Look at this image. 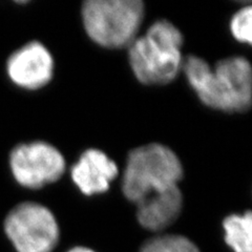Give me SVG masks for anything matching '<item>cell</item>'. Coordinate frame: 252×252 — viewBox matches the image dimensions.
<instances>
[{
	"mask_svg": "<svg viewBox=\"0 0 252 252\" xmlns=\"http://www.w3.org/2000/svg\"><path fill=\"white\" fill-rule=\"evenodd\" d=\"M144 12L141 0H88L82 5V20L92 40L121 49L138 37Z\"/></svg>",
	"mask_w": 252,
	"mask_h": 252,
	"instance_id": "cell-4",
	"label": "cell"
},
{
	"mask_svg": "<svg viewBox=\"0 0 252 252\" xmlns=\"http://www.w3.org/2000/svg\"><path fill=\"white\" fill-rule=\"evenodd\" d=\"M252 7L251 5L243 6L236 12L230 21V31L232 36L242 43L251 44L252 33Z\"/></svg>",
	"mask_w": 252,
	"mask_h": 252,
	"instance_id": "cell-12",
	"label": "cell"
},
{
	"mask_svg": "<svg viewBox=\"0 0 252 252\" xmlns=\"http://www.w3.org/2000/svg\"><path fill=\"white\" fill-rule=\"evenodd\" d=\"M225 241L234 252H252V215H231L223 222Z\"/></svg>",
	"mask_w": 252,
	"mask_h": 252,
	"instance_id": "cell-10",
	"label": "cell"
},
{
	"mask_svg": "<svg viewBox=\"0 0 252 252\" xmlns=\"http://www.w3.org/2000/svg\"><path fill=\"white\" fill-rule=\"evenodd\" d=\"M67 252H96V251H94L93 249L88 248V247L77 246V247H74V248H72L70 250H68Z\"/></svg>",
	"mask_w": 252,
	"mask_h": 252,
	"instance_id": "cell-13",
	"label": "cell"
},
{
	"mask_svg": "<svg viewBox=\"0 0 252 252\" xmlns=\"http://www.w3.org/2000/svg\"><path fill=\"white\" fill-rule=\"evenodd\" d=\"M182 69L206 106L225 113H244L250 108L252 70L246 58L228 57L210 66L200 57L188 56Z\"/></svg>",
	"mask_w": 252,
	"mask_h": 252,
	"instance_id": "cell-1",
	"label": "cell"
},
{
	"mask_svg": "<svg viewBox=\"0 0 252 252\" xmlns=\"http://www.w3.org/2000/svg\"><path fill=\"white\" fill-rule=\"evenodd\" d=\"M183 36L166 19L154 22L128 46L129 64L138 80L147 85L170 83L182 69Z\"/></svg>",
	"mask_w": 252,
	"mask_h": 252,
	"instance_id": "cell-2",
	"label": "cell"
},
{
	"mask_svg": "<svg viewBox=\"0 0 252 252\" xmlns=\"http://www.w3.org/2000/svg\"><path fill=\"white\" fill-rule=\"evenodd\" d=\"M119 172L117 164L100 149L90 148L79 158L70 169V177L85 195L107 191Z\"/></svg>",
	"mask_w": 252,
	"mask_h": 252,
	"instance_id": "cell-8",
	"label": "cell"
},
{
	"mask_svg": "<svg viewBox=\"0 0 252 252\" xmlns=\"http://www.w3.org/2000/svg\"><path fill=\"white\" fill-rule=\"evenodd\" d=\"M5 69L7 77L18 88L36 91L52 80L54 59L44 44L31 41L10 55Z\"/></svg>",
	"mask_w": 252,
	"mask_h": 252,
	"instance_id": "cell-7",
	"label": "cell"
},
{
	"mask_svg": "<svg viewBox=\"0 0 252 252\" xmlns=\"http://www.w3.org/2000/svg\"><path fill=\"white\" fill-rule=\"evenodd\" d=\"M9 164L16 182L29 189L56 182L65 171V159L61 152L43 141L16 145L10 154Z\"/></svg>",
	"mask_w": 252,
	"mask_h": 252,
	"instance_id": "cell-6",
	"label": "cell"
},
{
	"mask_svg": "<svg viewBox=\"0 0 252 252\" xmlns=\"http://www.w3.org/2000/svg\"><path fill=\"white\" fill-rule=\"evenodd\" d=\"M136 205L140 225L147 230L161 231L180 216L183 207V194L179 185H176L149 194Z\"/></svg>",
	"mask_w": 252,
	"mask_h": 252,
	"instance_id": "cell-9",
	"label": "cell"
},
{
	"mask_svg": "<svg viewBox=\"0 0 252 252\" xmlns=\"http://www.w3.org/2000/svg\"><path fill=\"white\" fill-rule=\"evenodd\" d=\"M4 232L17 252H52L60 230L53 212L36 202H22L10 210Z\"/></svg>",
	"mask_w": 252,
	"mask_h": 252,
	"instance_id": "cell-5",
	"label": "cell"
},
{
	"mask_svg": "<svg viewBox=\"0 0 252 252\" xmlns=\"http://www.w3.org/2000/svg\"><path fill=\"white\" fill-rule=\"evenodd\" d=\"M183 165L171 149L151 143L133 149L127 157L122 179L126 199L138 203L145 196L179 184Z\"/></svg>",
	"mask_w": 252,
	"mask_h": 252,
	"instance_id": "cell-3",
	"label": "cell"
},
{
	"mask_svg": "<svg viewBox=\"0 0 252 252\" xmlns=\"http://www.w3.org/2000/svg\"><path fill=\"white\" fill-rule=\"evenodd\" d=\"M140 252H200V250L186 236L166 234L147 241Z\"/></svg>",
	"mask_w": 252,
	"mask_h": 252,
	"instance_id": "cell-11",
	"label": "cell"
}]
</instances>
